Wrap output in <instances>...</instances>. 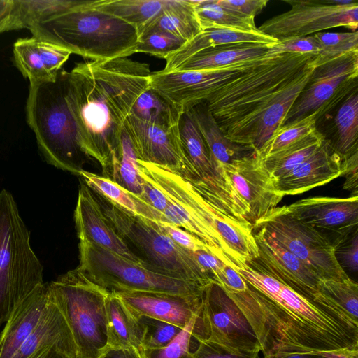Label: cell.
I'll use <instances>...</instances> for the list:
<instances>
[{
	"label": "cell",
	"instance_id": "obj_29",
	"mask_svg": "<svg viewBox=\"0 0 358 358\" xmlns=\"http://www.w3.org/2000/svg\"><path fill=\"white\" fill-rule=\"evenodd\" d=\"M169 0H96L90 8L116 17L135 27L138 38Z\"/></svg>",
	"mask_w": 358,
	"mask_h": 358
},
{
	"label": "cell",
	"instance_id": "obj_6",
	"mask_svg": "<svg viewBox=\"0 0 358 358\" xmlns=\"http://www.w3.org/2000/svg\"><path fill=\"white\" fill-rule=\"evenodd\" d=\"M68 71L59 70L54 81L30 83L27 121L46 161L79 176L88 158L78 139L66 100Z\"/></svg>",
	"mask_w": 358,
	"mask_h": 358
},
{
	"label": "cell",
	"instance_id": "obj_27",
	"mask_svg": "<svg viewBox=\"0 0 358 358\" xmlns=\"http://www.w3.org/2000/svg\"><path fill=\"white\" fill-rule=\"evenodd\" d=\"M272 45L244 43L208 48L192 55L174 71L215 70L261 59L267 56Z\"/></svg>",
	"mask_w": 358,
	"mask_h": 358
},
{
	"label": "cell",
	"instance_id": "obj_13",
	"mask_svg": "<svg viewBox=\"0 0 358 358\" xmlns=\"http://www.w3.org/2000/svg\"><path fill=\"white\" fill-rule=\"evenodd\" d=\"M195 340L206 339L233 350L259 348L245 317L219 284L203 290L192 331Z\"/></svg>",
	"mask_w": 358,
	"mask_h": 358
},
{
	"label": "cell",
	"instance_id": "obj_17",
	"mask_svg": "<svg viewBox=\"0 0 358 358\" xmlns=\"http://www.w3.org/2000/svg\"><path fill=\"white\" fill-rule=\"evenodd\" d=\"M219 169L247 208V222L252 227L268 216L283 198L257 151Z\"/></svg>",
	"mask_w": 358,
	"mask_h": 358
},
{
	"label": "cell",
	"instance_id": "obj_32",
	"mask_svg": "<svg viewBox=\"0 0 358 358\" xmlns=\"http://www.w3.org/2000/svg\"><path fill=\"white\" fill-rule=\"evenodd\" d=\"M325 136L317 129L289 147L262 158L263 165L271 177L277 178L287 173L314 154Z\"/></svg>",
	"mask_w": 358,
	"mask_h": 358
},
{
	"label": "cell",
	"instance_id": "obj_33",
	"mask_svg": "<svg viewBox=\"0 0 358 358\" xmlns=\"http://www.w3.org/2000/svg\"><path fill=\"white\" fill-rule=\"evenodd\" d=\"M339 105L334 117L336 140L330 145L345 159L358 152V89Z\"/></svg>",
	"mask_w": 358,
	"mask_h": 358
},
{
	"label": "cell",
	"instance_id": "obj_43",
	"mask_svg": "<svg viewBox=\"0 0 358 358\" xmlns=\"http://www.w3.org/2000/svg\"><path fill=\"white\" fill-rule=\"evenodd\" d=\"M186 42L165 31L147 30L139 36L136 51L166 59L180 50Z\"/></svg>",
	"mask_w": 358,
	"mask_h": 358
},
{
	"label": "cell",
	"instance_id": "obj_9",
	"mask_svg": "<svg viewBox=\"0 0 358 358\" xmlns=\"http://www.w3.org/2000/svg\"><path fill=\"white\" fill-rule=\"evenodd\" d=\"M77 267L108 294L145 292L201 299L205 287L151 271L87 241H79Z\"/></svg>",
	"mask_w": 358,
	"mask_h": 358
},
{
	"label": "cell",
	"instance_id": "obj_30",
	"mask_svg": "<svg viewBox=\"0 0 358 358\" xmlns=\"http://www.w3.org/2000/svg\"><path fill=\"white\" fill-rule=\"evenodd\" d=\"M147 30L165 31L187 42L202 31L192 0H169L144 31Z\"/></svg>",
	"mask_w": 358,
	"mask_h": 358
},
{
	"label": "cell",
	"instance_id": "obj_31",
	"mask_svg": "<svg viewBox=\"0 0 358 358\" xmlns=\"http://www.w3.org/2000/svg\"><path fill=\"white\" fill-rule=\"evenodd\" d=\"M183 112L182 108L150 86L138 97L130 114L150 124L174 128L178 127Z\"/></svg>",
	"mask_w": 358,
	"mask_h": 358
},
{
	"label": "cell",
	"instance_id": "obj_54",
	"mask_svg": "<svg viewBox=\"0 0 358 358\" xmlns=\"http://www.w3.org/2000/svg\"><path fill=\"white\" fill-rule=\"evenodd\" d=\"M13 0H0V34L16 30Z\"/></svg>",
	"mask_w": 358,
	"mask_h": 358
},
{
	"label": "cell",
	"instance_id": "obj_15",
	"mask_svg": "<svg viewBox=\"0 0 358 358\" xmlns=\"http://www.w3.org/2000/svg\"><path fill=\"white\" fill-rule=\"evenodd\" d=\"M123 130L138 160L166 168L192 182L201 184L185 154L178 127H159L140 120L130 114Z\"/></svg>",
	"mask_w": 358,
	"mask_h": 358
},
{
	"label": "cell",
	"instance_id": "obj_48",
	"mask_svg": "<svg viewBox=\"0 0 358 358\" xmlns=\"http://www.w3.org/2000/svg\"><path fill=\"white\" fill-rule=\"evenodd\" d=\"M334 252L339 265L345 271L347 268L350 272L357 273L358 271V230L338 244L334 248Z\"/></svg>",
	"mask_w": 358,
	"mask_h": 358
},
{
	"label": "cell",
	"instance_id": "obj_53",
	"mask_svg": "<svg viewBox=\"0 0 358 358\" xmlns=\"http://www.w3.org/2000/svg\"><path fill=\"white\" fill-rule=\"evenodd\" d=\"M343 166L342 176L345 178L343 189L350 191L352 193L351 196H357L358 152L343 159Z\"/></svg>",
	"mask_w": 358,
	"mask_h": 358
},
{
	"label": "cell",
	"instance_id": "obj_25",
	"mask_svg": "<svg viewBox=\"0 0 358 358\" xmlns=\"http://www.w3.org/2000/svg\"><path fill=\"white\" fill-rule=\"evenodd\" d=\"M278 40L259 30L243 31L224 28H208L186 43L166 59L164 72L173 71L178 66L194 54L202 50L233 43H259L274 45Z\"/></svg>",
	"mask_w": 358,
	"mask_h": 358
},
{
	"label": "cell",
	"instance_id": "obj_4",
	"mask_svg": "<svg viewBox=\"0 0 358 358\" xmlns=\"http://www.w3.org/2000/svg\"><path fill=\"white\" fill-rule=\"evenodd\" d=\"M92 1L36 22L32 37L92 61L127 57L136 52L138 35L126 22L90 8Z\"/></svg>",
	"mask_w": 358,
	"mask_h": 358
},
{
	"label": "cell",
	"instance_id": "obj_3",
	"mask_svg": "<svg viewBox=\"0 0 358 358\" xmlns=\"http://www.w3.org/2000/svg\"><path fill=\"white\" fill-rule=\"evenodd\" d=\"M151 74L149 64L127 57L80 62L68 72L66 100L79 145L106 174L117 159L135 101L150 87Z\"/></svg>",
	"mask_w": 358,
	"mask_h": 358
},
{
	"label": "cell",
	"instance_id": "obj_51",
	"mask_svg": "<svg viewBox=\"0 0 358 358\" xmlns=\"http://www.w3.org/2000/svg\"><path fill=\"white\" fill-rule=\"evenodd\" d=\"M193 255L200 266L210 273L217 283V280L226 264L211 252L206 250L192 252Z\"/></svg>",
	"mask_w": 358,
	"mask_h": 358
},
{
	"label": "cell",
	"instance_id": "obj_23",
	"mask_svg": "<svg viewBox=\"0 0 358 358\" xmlns=\"http://www.w3.org/2000/svg\"><path fill=\"white\" fill-rule=\"evenodd\" d=\"M50 299L48 283H43L13 310L0 333V358H13L38 324Z\"/></svg>",
	"mask_w": 358,
	"mask_h": 358
},
{
	"label": "cell",
	"instance_id": "obj_52",
	"mask_svg": "<svg viewBox=\"0 0 358 358\" xmlns=\"http://www.w3.org/2000/svg\"><path fill=\"white\" fill-rule=\"evenodd\" d=\"M217 284L224 290L232 292H241L247 287V283L241 275L234 268L227 264L218 277Z\"/></svg>",
	"mask_w": 358,
	"mask_h": 358
},
{
	"label": "cell",
	"instance_id": "obj_50",
	"mask_svg": "<svg viewBox=\"0 0 358 358\" xmlns=\"http://www.w3.org/2000/svg\"><path fill=\"white\" fill-rule=\"evenodd\" d=\"M268 2V0H217L220 6L241 16L253 19Z\"/></svg>",
	"mask_w": 358,
	"mask_h": 358
},
{
	"label": "cell",
	"instance_id": "obj_46",
	"mask_svg": "<svg viewBox=\"0 0 358 358\" xmlns=\"http://www.w3.org/2000/svg\"><path fill=\"white\" fill-rule=\"evenodd\" d=\"M198 345L193 358H262L260 349L250 351L233 350L206 339L196 340Z\"/></svg>",
	"mask_w": 358,
	"mask_h": 358
},
{
	"label": "cell",
	"instance_id": "obj_11",
	"mask_svg": "<svg viewBox=\"0 0 358 358\" xmlns=\"http://www.w3.org/2000/svg\"><path fill=\"white\" fill-rule=\"evenodd\" d=\"M358 89V50L340 55L314 69L281 126L315 113L317 120Z\"/></svg>",
	"mask_w": 358,
	"mask_h": 358
},
{
	"label": "cell",
	"instance_id": "obj_36",
	"mask_svg": "<svg viewBox=\"0 0 358 358\" xmlns=\"http://www.w3.org/2000/svg\"><path fill=\"white\" fill-rule=\"evenodd\" d=\"M110 173L113 180L122 188L136 197H141L143 191L137 158L131 143L124 130L117 159L113 165Z\"/></svg>",
	"mask_w": 358,
	"mask_h": 358
},
{
	"label": "cell",
	"instance_id": "obj_1",
	"mask_svg": "<svg viewBox=\"0 0 358 358\" xmlns=\"http://www.w3.org/2000/svg\"><path fill=\"white\" fill-rule=\"evenodd\" d=\"M235 270L247 287L224 291L252 327L262 358L358 349V322L326 294L313 302L248 264Z\"/></svg>",
	"mask_w": 358,
	"mask_h": 358
},
{
	"label": "cell",
	"instance_id": "obj_55",
	"mask_svg": "<svg viewBox=\"0 0 358 358\" xmlns=\"http://www.w3.org/2000/svg\"><path fill=\"white\" fill-rule=\"evenodd\" d=\"M99 358H140V357L133 350L121 348H108Z\"/></svg>",
	"mask_w": 358,
	"mask_h": 358
},
{
	"label": "cell",
	"instance_id": "obj_8",
	"mask_svg": "<svg viewBox=\"0 0 358 358\" xmlns=\"http://www.w3.org/2000/svg\"><path fill=\"white\" fill-rule=\"evenodd\" d=\"M52 301L64 317L78 358H99L108 349V293L77 268L48 283Z\"/></svg>",
	"mask_w": 358,
	"mask_h": 358
},
{
	"label": "cell",
	"instance_id": "obj_19",
	"mask_svg": "<svg viewBox=\"0 0 358 358\" xmlns=\"http://www.w3.org/2000/svg\"><path fill=\"white\" fill-rule=\"evenodd\" d=\"M254 61L215 70L160 71L151 74L150 86L185 110L206 101L218 87Z\"/></svg>",
	"mask_w": 358,
	"mask_h": 358
},
{
	"label": "cell",
	"instance_id": "obj_28",
	"mask_svg": "<svg viewBox=\"0 0 358 358\" xmlns=\"http://www.w3.org/2000/svg\"><path fill=\"white\" fill-rule=\"evenodd\" d=\"M106 312L108 348L133 350L141 358L143 348L140 327L116 294H108Z\"/></svg>",
	"mask_w": 358,
	"mask_h": 358
},
{
	"label": "cell",
	"instance_id": "obj_47",
	"mask_svg": "<svg viewBox=\"0 0 358 358\" xmlns=\"http://www.w3.org/2000/svg\"><path fill=\"white\" fill-rule=\"evenodd\" d=\"M154 221L162 231L182 248L192 252L206 250L211 252L201 240L185 229L165 221Z\"/></svg>",
	"mask_w": 358,
	"mask_h": 358
},
{
	"label": "cell",
	"instance_id": "obj_45",
	"mask_svg": "<svg viewBox=\"0 0 358 358\" xmlns=\"http://www.w3.org/2000/svg\"><path fill=\"white\" fill-rule=\"evenodd\" d=\"M320 46L314 35L294 36L278 40L273 45L267 55H275L282 53L314 54L318 55Z\"/></svg>",
	"mask_w": 358,
	"mask_h": 358
},
{
	"label": "cell",
	"instance_id": "obj_40",
	"mask_svg": "<svg viewBox=\"0 0 358 358\" xmlns=\"http://www.w3.org/2000/svg\"><path fill=\"white\" fill-rule=\"evenodd\" d=\"M136 319L141 331L143 350L164 348L182 330L174 324L147 316Z\"/></svg>",
	"mask_w": 358,
	"mask_h": 358
},
{
	"label": "cell",
	"instance_id": "obj_21",
	"mask_svg": "<svg viewBox=\"0 0 358 358\" xmlns=\"http://www.w3.org/2000/svg\"><path fill=\"white\" fill-rule=\"evenodd\" d=\"M343 158L324 138L319 149L292 170L275 180L282 196L302 194L342 176Z\"/></svg>",
	"mask_w": 358,
	"mask_h": 358
},
{
	"label": "cell",
	"instance_id": "obj_26",
	"mask_svg": "<svg viewBox=\"0 0 358 358\" xmlns=\"http://www.w3.org/2000/svg\"><path fill=\"white\" fill-rule=\"evenodd\" d=\"M185 110L195 122L208 148L216 168L252 154V148L234 143L223 134L208 109L206 101L198 103Z\"/></svg>",
	"mask_w": 358,
	"mask_h": 358
},
{
	"label": "cell",
	"instance_id": "obj_42",
	"mask_svg": "<svg viewBox=\"0 0 358 358\" xmlns=\"http://www.w3.org/2000/svg\"><path fill=\"white\" fill-rule=\"evenodd\" d=\"M79 176L83 178L85 183L90 189L99 192L110 201L131 213L138 214L134 198L111 178L100 176L84 169L80 172Z\"/></svg>",
	"mask_w": 358,
	"mask_h": 358
},
{
	"label": "cell",
	"instance_id": "obj_34",
	"mask_svg": "<svg viewBox=\"0 0 358 358\" xmlns=\"http://www.w3.org/2000/svg\"><path fill=\"white\" fill-rule=\"evenodd\" d=\"M192 1L202 30L224 28L243 31H258L253 18L241 16L220 6L217 0Z\"/></svg>",
	"mask_w": 358,
	"mask_h": 358
},
{
	"label": "cell",
	"instance_id": "obj_12",
	"mask_svg": "<svg viewBox=\"0 0 358 358\" xmlns=\"http://www.w3.org/2000/svg\"><path fill=\"white\" fill-rule=\"evenodd\" d=\"M259 228L279 245L306 264L321 279L345 281L350 279L339 265L334 248L319 232L275 208L252 229Z\"/></svg>",
	"mask_w": 358,
	"mask_h": 358
},
{
	"label": "cell",
	"instance_id": "obj_57",
	"mask_svg": "<svg viewBox=\"0 0 358 358\" xmlns=\"http://www.w3.org/2000/svg\"><path fill=\"white\" fill-rule=\"evenodd\" d=\"M280 358H322L318 352L303 353V354H294L287 355Z\"/></svg>",
	"mask_w": 358,
	"mask_h": 358
},
{
	"label": "cell",
	"instance_id": "obj_20",
	"mask_svg": "<svg viewBox=\"0 0 358 358\" xmlns=\"http://www.w3.org/2000/svg\"><path fill=\"white\" fill-rule=\"evenodd\" d=\"M74 220L79 241L91 242L145 266L108 222L85 182L80 185Z\"/></svg>",
	"mask_w": 358,
	"mask_h": 358
},
{
	"label": "cell",
	"instance_id": "obj_41",
	"mask_svg": "<svg viewBox=\"0 0 358 358\" xmlns=\"http://www.w3.org/2000/svg\"><path fill=\"white\" fill-rule=\"evenodd\" d=\"M317 39L320 51L316 65L327 62L346 52L358 50V32L322 33L314 34Z\"/></svg>",
	"mask_w": 358,
	"mask_h": 358
},
{
	"label": "cell",
	"instance_id": "obj_22",
	"mask_svg": "<svg viewBox=\"0 0 358 358\" xmlns=\"http://www.w3.org/2000/svg\"><path fill=\"white\" fill-rule=\"evenodd\" d=\"M116 294L130 314L147 316L184 329L197 315L201 299L169 294L134 292Z\"/></svg>",
	"mask_w": 358,
	"mask_h": 358
},
{
	"label": "cell",
	"instance_id": "obj_18",
	"mask_svg": "<svg viewBox=\"0 0 358 358\" xmlns=\"http://www.w3.org/2000/svg\"><path fill=\"white\" fill-rule=\"evenodd\" d=\"M281 208L315 229L334 248L358 230V196L310 197Z\"/></svg>",
	"mask_w": 358,
	"mask_h": 358
},
{
	"label": "cell",
	"instance_id": "obj_10",
	"mask_svg": "<svg viewBox=\"0 0 358 358\" xmlns=\"http://www.w3.org/2000/svg\"><path fill=\"white\" fill-rule=\"evenodd\" d=\"M140 177L164 194L185 203L211 227L224 242L236 265L240 267L258 257L252 227L224 213L199 192L189 180L175 172L150 163L138 161Z\"/></svg>",
	"mask_w": 358,
	"mask_h": 358
},
{
	"label": "cell",
	"instance_id": "obj_56",
	"mask_svg": "<svg viewBox=\"0 0 358 358\" xmlns=\"http://www.w3.org/2000/svg\"><path fill=\"white\" fill-rule=\"evenodd\" d=\"M28 358H69L55 346L43 348L32 354Z\"/></svg>",
	"mask_w": 358,
	"mask_h": 358
},
{
	"label": "cell",
	"instance_id": "obj_49",
	"mask_svg": "<svg viewBox=\"0 0 358 358\" xmlns=\"http://www.w3.org/2000/svg\"><path fill=\"white\" fill-rule=\"evenodd\" d=\"M37 40V45L46 70L56 76L64 63L71 54L58 45Z\"/></svg>",
	"mask_w": 358,
	"mask_h": 358
},
{
	"label": "cell",
	"instance_id": "obj_5",
	"mask_svg": "<svg viewBox=\"0 0 358 358\" xmlns=\"http://www.w3.org/2000/svg\"><path fill=\"white\" fill-rule=\"evenodd\" d=\"M90 189L108 222L129 248L131 245V251L137 250L136 256L148 269L203 287L215 282L196 262L193 252L175 243L154 220L132 213Z\"/></svg>",
	"mask_w": 358,
	"mask_h": 358
},
{
	"label": "cell",
	"instance_id": "obj_14",
	"mask_svg": "<svg viewBox=\"0 0 358 358\" xmlns=\"http://www.w3.org/2000/svg\"><path fill=\"white\" fill-rule=\"evenodd\" d=\"M288 11L273 17L257 29L278 40L305 36L322 30L345 27L354 31L358 27V3L345 6L322 1H292Z\"/></svg>",
	"mask_w": 358,
	"mask_h": 358
},
{
	"label": "cell",
	"instance_id": "obj_16",
	"mask_svg": "<svg viewBox=\"0 0 358 358\" xmlns=\"http://www.w3.org/2000/svg\"><path fill=\"white\" fill-rule=\"evenodd\" d=\"M258 257L247 263L254 270L269 275L303 298L321 301V278L303 261L285 249L259 228L252 229Z\"/></svg>",
	"mask_w": 358,
	"mask_h": 358
},
{
	"label": "cell",
	"instance_id": "obj_39",
	"mask_svg": "<svg viewBox=\"0 0 358 358\" xmlns=\"http://www.w3.org/2000/svg\"><path fill=\"white\" fill-rule=\"evenodd\" d=\"M320 291L333 300L350 317L358 322V285L345 281L321 279Z\"/></svg>",
	"mask_w": 358,
	"mask_h": 358
},
{
	"label": "cell",
	"instance_id": "obj_35",
	"mask_svg": "<svg viewBox=\"0 0 358 358\" xmlns=\"http://www.w3.org/2000/svg\"><path fill=\"white\" fill-rule=\"evenodd\" d=\"M76 0H13L18 29L85 3Z\"/></svg>",
	"mask_w": 358,
	"mask_h": 358
},
{
	"label": "cell",
	"instance_id": "obj_24",
	"mask_svg": "<svg viewBox=\"0 0 358 358\" xmlns=\"http://www.w3.org/2000/svg\"><path fill=\"white\" fill-rule=\"evenodd\" d=\"M51 346L57 347L69 358H78V349L71 329L50 296L38 324L13 358H28Z\"/></svg>",
	"mask_w": 358,
	"mask_h": 358
},
{
	"label": "cell",
	"instance_id": "obj_44",
	"mask_svg": "<svg viewBox=\"0 0 358 358\" xmlns=\"http://www.w3.org/2000/svg\"><path fill=\"white\" fill-rule=\"evenodd\" d=\"M196 318V316L166 347L144 349L141 358H193L190 345Z\"/></svg>",
	"mask_w": 358,
	"mask_h": 358
},
{
	"label": "cell",
	"instance_id": "obj_7",
	"mask_svg": "<svg viewBox=\"0 0 358 358\" xmlns=\"http://www.w3.org/2000/svg\"><path fill=\"white\" fill-rule=\"evenodd\" d=\"M43 267L30 245V232L6 189L0 192V324L43 285Z\"/></svg>",
	"mask_w": 358,
	"mask_h": 358
},
{
	"label": "cell",
	"instance_id": "obj_37",
	"mask_svg": "<svg viewBox=\"0 0 358 358\" xmlns=\"http://www.w3.org/2000/svg\"><path fill=\"white\" fill-rule=\"evenodd\" d=\"M14 61L24 77L30 83L54 81L56 76L45 69L37 45L36 38H19L13 45Z\"/></svg>",
	"mask_w": 358,
	"mask_h": 358
},
{
	"label": "cell",
	"instance_id": "obj_38",
	"mask_svg": "<svg viewBox=\"0 0 358 358\" xmlns=\"http://www.w3.org/2000/svg\"><path fill=\"white\" fill-rule=\"evenodd\" d=\"M316 122L317 115L313 113L299 122L279 127L257 151L258 154L264 158L289 147L315 131Z\"/></svg>",
	"mask_w": 358,
	"mask_h": 358
},
{
	"label": "cell",
	"instance_id": "obj_2",
	"mask_svg": "<svg viewBox=\"0 0 358 358\" xmlns=\"http://www.w3.org/2000/svg\"><path fill=\"white\" fill-rule=\"evenodd\" d=\"M317 55L282 53L256 59L206 100L224 136L259 151L306 87Z\"/></svg>",
	"mask_w": 358,
	"mask_h": 358
}]
</instances>
